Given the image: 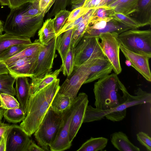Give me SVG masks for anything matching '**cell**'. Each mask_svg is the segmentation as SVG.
<instances>
[{
  "label": "cell",
  "instance_id": "1",
  "mask_svg": "<svg viewBox=\"0 0 151 151\" xmlns=\"http://www.w3.org/2000/svg\"><path fill=\"white\" fill-rule=\"evenodd\" d=\"M59 82L57 78L40 91L31 94L26 116L19 125L29 136L38 129L50 107L60 88Z\"/></svg>",
  "mask_w": 151,
  "mask_h": 151
},
{
  "label": "cell",
  "instance_id": "2",
  "mask_svg": "<svg viewBox=\"0 0 151 151\" xmlns=\"http://www.w3.org/2000/svg\"><path fill=\"white\" fill-rule=\"evenodd\" d=\"M93 91L95 108L101 110L115 108L125 102L131 95L115 73L98 79Z\"/></svg>",
  "mask_w": 151,
  "mask_h": 151
},
{
  "label": "cell",
  "instance_id": "3",
  "mask_svg": "<svg viewBox=\"0 0 151 151\" xmlns=\"http://www.w3.org/2000/svg\"><path fill=\"white\" fill-rule=\"evenodd\" d=\"M134 95H131L124 103L113 109L101 110L87 105L83 123L99 121L105 117L114 122L120 121L125 117L128 108L135 105L151 103V94L139 88L134 92Z\"/></svg>",
  "mask_w": 151,
  "mask_h": 151
},
{
  "label": "cell",
  "instance_id": "4",
  "mask_svg": "<svg viewBox=\"0 0 151 151\" xmlns=\"http://www.w3.org/2000/svg\"><path fill=\"white\" fill-rule=\"evenodd\" d=\"M27 4L11 9L3 26L5 32L30 38L42 27L45 15L42 14L34 17L25 15L24 12Z\"/></svg>",
  "mask_w": 151,
  "mask_h": 151
},
{
  "label": "cell",
  "instance_id": "5",
  "mask_svg": "<svg viewBox=\"0 0 151 151\" xmlns=\"http://www.w3.org/2000/svg\"><path fill=\"white\" fill-rule=\"evenodd\" d=\"M63 114V112H55L50 107L34 133L38 145L45 151H50V146L61 124Z\"/></svg>",
  "mask_w": 151,
  "mask_h": 151
},
{
  "label": "cell",
  "instance_id": "6",
  "mask_svg": "<svg viewBox=\"0 0 151 151\" xmlns=\"http://www.w3.org/2000/svg\"><path fill=\"white\" fill-rule=\"evenodd\" d=\"M130 29L117 37L120 45L133 52L151 57V31Z\"/></svg>",
  "mask_w": 151,
  "mask_h": 151
},
{
  "label": "cell",
  "instance_id": "7",
  "mask_svg": "<svg viewBox=\"0 0 151 151\" xmlns=\"http://www.w3.org/2000/svg\"><path fill=\"white\" fill-rule=\"evenodd\" d=\"M97 59L91 58L81 65L75 66L72 73L60 86L58 92L74 99L87 78L90 67Z\"/></svg>",
  "mask_w": 151,
  "mask_h": 151
},
{
  "label": "cell",
  "instance_id": "8",
  "mask_svg": "<svg viewBox=\"0 0 151 151\" xmlns=\"http://www.w3.org/2000/svg\"><path fill=\"white\" fill-rule=\"evenodd\" d=\"M75 66L91 58H107L103 52L98 37H83L74 48Z\"/></svg>",
  "mask_w": 151,
  "mask_h": 151
},
{
  "label": "cell",
  "instance_id": "9",
  "mask_svg": "<svg viewBox=\"0 0 151 151\" xmlns=\"http://www.w3.org/2000/svg\"><path fill=\"white\" fill-rule=\"evenodd\" d=\"M57 38L56 36L49 42L47 45H43L34 63L32 77L41 78L51 72L55 57Z\"/></svg>",
  "mask_w": 151,
  "mask_h": 151
},
{
  "label": "cell",
  "instance_id": "10",
  "mask_svg": "<svg viewBox=\"0 0 151 151\" xmlns=\"http://www.w3.org/2000/svg\"><path fill=\"white\" fill-rule=\"evenodd\" d=\"M76 104L75 98L70 107L63 112L61 124L50 146V151H63L71 147L72 143L69 138V128Z\"/></svg>",
  "mask_w": 151,
  "mask_h": 151
},
{
  "label": "cell",
  "instance_id": "11",
  "mask_svg": "<svg viewBox=\"0 0 151 151\" xmlns=\"http://www.w3.org/2000/svg\"><path fill=\"white\" fill-rule=\"evenodd\" d=\"M116 33H107L98 37L101 40L100 44L103 52L113 66V70L117 75L122 70L119 59L120 45Z\"/></svg>",
  "mask_w": 151,
  "mask_h": 151
},
{
  "label": "cell",
  "instance_id": "12",
  "mask_svg": "<svg viewBox=\"0 0 151 151\" xmlns=\"http://www.w3.org/2000/svg\"><path fill=\"white\" fill-rule=\"evenodd\" d=\"M20 126L12 124L8 129L6 151H28L32 141Z\"/></svg>",
  "mask_w": 151,
  "mask_h": 151
},
{
  "label": "cell",
  "instance_id": "13",
  "mask_svg": "<svg viewBox=\"0 0 151 151\" xmlns=\"http://www.w3.org/2000/svg\"><path fill=\"white\" fill-rule=\"evenodd\" d=\"M76 104L70 124L69 138L72 143L82 123L88 100V95L85 93H79L76 97Z\"/></svg>",
  "mask_w": 151,
  "mask_h": 151
},
{
  "label": "cell",
  "instance_id": "14",
  "mask_svg": "<svg viewBox=\"0 0 151 151\" xmlns=\"http://www.w3.org/2000/svg\"><path fill=\"white\" fill-rule=\"evenodd\" d=\"M120 49L130 65L148 81H151V73L149 60L151 58L147 55L136 53L126 49L121 45Z\"/></svg>",
  "mask_w": 151,
  "mask_h": 151
},
{
  "label": "cell",
  "instance_id": "15",
  "mask_svg": "<svg viewBox=\"0 0 151 151\" xmlns=\"http://www.w3.org/2000/svg\"><path fill=\"white\" fill-rule=\"evenodd\" d=\"M37 56L21 58L7 65L10 73L16 77L32 78V69Z\"/></svg>",
  "mask_w": 151,
  "mask_h": 151
},
{
  "label": "cell",
  "instance_id": "16",
  "mask_svg": "<svg viewBox=\"0 0 151 151\" xmlns=\"http://www.w3.org/2000/svg\"><path fill=\"white\" fill-rule=\"evenodd\" d=\"M15 89L20 107L27 114L28 101L31 94L30 84L28 77L19 76L16 77Z\"/></svg>",
  "mask_w": 151,
  "mask_h": 151
},
{
  "label": "cell",
  "instance_id": "17",
  "mask_svg": "<svg viewBox=\"0 0 151 151\" xmlns=\"http://www.w3.org/2000/svg\"><path fill=\"white\" fill-rule=\"evenodd\" d=\"M113 66L107 58L97 59L91 66L90 73L84 84L104 78L111 73Z\"/></svg>",
  "mask_w": 151,
  "mask_h": 151
},
{
  "label": "cell",
  "instance_id": "18",
  "mask_svg": "<svg viewBox=\"0 0 151 151\" xmlns=\"http://www.w3.org/2000/svg\"><path fill=\"white\" fill-rule=\"evenodd\" d=\"M141 27L151 24V0H139L135 11L130 16Z\"/></svg>",
  "mask_w": 151,
  "mask_h": 151
},
{
  "label": "cell",
  "instance_id": "19",
  "mask_svg": "<svg viewBox=\"0 0 151 151\" xmlns=\"http://www.w3.org/2000/svg\"><path fill=\"white\" fill-rule=\"evenodd\" d=\"M130 29H132L112 19L102 29H96L86 28L83 37H98L105 34L114 32L119 35Z\"/></svg>",
  "mask_w": 151,
  "mask_h": 151
},
{
  "label": "cell",
  "instance_id": "20",
  "mask_svg": "<svg viewBox=\"0 0 151 151\" xmlns=\"http://www.w3.org/2000/svg\"><path fill=\"white\" fill-rule=\"evenodd\" d=\"M111 142L114 147L121 151H140V149L129 140L125 134L121 131L111 135Z\"/></svg>",
  "mask_w": 151,
  "mask_h": 151
},
{
  "label": "cell",
  "instance_id": "21",
  "mask_svg": "<svg viewBox=\"0 0 151 151\" xmlns=\"http://www.w3.org/2000/svg\"><path fill=\"white\" fill-rule=\"evenodd\" d=\"M61 68L50 72L41 78L32 77L30 85L31 94L36 93L57 78Z\"/></svg>",
  "mask_w": 151,
  "mask_h": 151
},
{
  "label": "cell",
  "instance_id": "22",
  "mask_svg": "<svg viewBox=\"0 0 151 151\" xmlns=\"http://www.w3.org/2000/svg\"><path fill=\"white\" fill-rule=\"evenodd\" d=\"M43 46L39 39L36 40L18 54L3 62L7 65L21 58L36 56L38 55Z\"/></svg>",
  "mask_w": 151,
  "mask_h": 151
},
{
  "label": "cell",
  "instance_id": "23",
  "mask_svg": "<svg viewBox=\"0 0 151 151\" xmlns=\"http://www.w3.org/2000/svg\"><path fill=\"white\" fill-rule=\"evenodd\" d=\"M139 0H117L107 6L115 12L129 16L135 10Z\"/></svg>",
  "mask_w": 151,
  "mask_h": 151
},
{
  "label": "cell",
  "instance_id": "24",
  "mask_svg": "<svg viewBox=\"0 0 151 151\" xmlns=\"http://www.w3.org/2000/svg\"><path fill=\"white\" fill-rule=\"evenodd\" d=\"M73 29L68 30L57 36L56 49L59 54L63 63L70 47Z\"/></svg>",
  "mask_w": 151,
  "mask_h": 151
},
{
  "label": "cell",
  "instance_id": "25",
  "mask_svg": "<svg viewBox=\"0 0 151 151\" xmlns=\"http://www.w3.org/2000/svg\"><path fill=\"white\" fill-rule=\"evenodd\" d=\"M30 38L19 36L5 32L0 35V54L4 50L12 45L19 44H30Z\"/></svg>",
  "mask_w": 151,
  "mask_h": 151
},
{
  "label": "cell",
  "instance_id": "26",
  "mask_svg": "<svg viewBox=\"0 0 151 151\" xmlns=\"http://www.w3.org/2000/svg\"><path fill=\"white\" fill-rule=\"evenodd\" d=\"M38 35L39 39L43 45H47L49 42L56 36L54 19L50 18L47 19L43 22L38 31Z\"/></svg>",
  "mask_w": 151,
  "mask_h": 151
},
{
  "label": "cell",
  "instance_id": "27",
  "mask_svg": "<svg viewBox=\"0 0 151 151\" xmlns=\"http://www.w3.org/2000/svg\"><path fill=\"white\" fill-rule=\"evenodd\" d=\"M94 9H90L87 13L84 20L73 28L70 47L74 48L85 32L90 21V19Z\"/></svg>",
  "mask_w": 151,
  "mask_h": 151
},
{
  "label": "cell",
  "instance_id": "28",
  "mask_svg": "<svg viewBox=\"0 0 151 151\" xmlns=\"http://www.w3.org/2000/svg\"><path fill=\"white\" fill-rule=\"evenodd\" d=\"M108 141L107 138L103 137H91L84 143L77 151H102L106 146Z\"/></svg>",
  "mask_w": 151,
  "mask_h": 151
},
{
  "label": "cell",
  "instance_id": "29",
  "mask_svg": "<svg viewBox=\"0 0 151 151\" xmlns=\"http://www.w3.org/2000/svg\"><path fill=\"white\" fill-rule=\"evenodd\" d=\"M74 99L58 91L52 100L50 107L55 112L62 113L70 107Z\"/></svg>",
  "mask_w": 151,
  "mask_h": 151
},
{
  "label": "cell",
  "instance_id": "30",
  "mask_svg": "<svg viewBox=\"0 0 151 151\" xmlns=\"http://www.w3.org/2000/svg\"><path fill=\"white\" fill-rule=\"evenodd\" d=\"M16 77L10 73L0 74V94L6 93L14 96L16 91L14 87Z\"/></svg>",
  "mask_w": 151,
  "mask_h": 151
},
{
  "label": "cell",
  "instance_id": "31",
  "mask_svg": "<svg viewBox=\"0 0 151 151\" xmlns=\"http://www.w3.org/2000/svg\"><path fill=\"white\" fill-rule=\"evenodd\" d=\"M3 116L9 123L16 124L22 121L25 118L26 114L20 107L5 109L3 111Z\"/></svg>",
  "mask_w": 151,
  "mask_h": 151
},
{
  "label": "cell",
  "instance_id": "32",
  "mask_svg": "<svg viewBox=\"0 0 151 151\" xmlns=\"http://www.w3.org/2000/svg\"><path fill=\"white\" fill-rule=\"evenodd\" d=\"M75 66L74 48L70 47L64 62L61 66V71L65 76H70Z\"/></svg>",
  "mask_w": 151,
  "mask_h": 151
},
{
  "label": "cell",
  "instance_id": "33",
  "mask_svg": "<svg viewBox=\"0 0 151 151\" xmlns=\"http://www.w3.org/2000/svg\"><path fill=\"white\" fill-rule=\"evenodd\" d=\"M109 17L132 29H137L141 27L139 24L130 17L121 13L114 12Z\"/></svg>",
  "mask_w": 151,
  "mask_h": 151
},
{
  "label": "cell",
  "instance_id": "34",
  "mask_svg": "<svg viewBox=\"0 0 151 151\" xmlns=\"http://www.w3.org/2000/svg\"><path fill=\"white\" fill-rule=\"evenodd\" d=\"M20 104L14 96L11 95L0 94V107L2 109H8L19 108Z\"/></svg>",
  "mask_w": 151,
  "mask_h": 151
},
{
  "label": "cell",
  "instance_id": "35",
  "mask_svg": "<svg viewBox=\"0 0 151 151\" xmlns=\"http://www.w3.org/2000/svg\"><path fill=\"white\" fill-rule=\"evenodd\" d=\"M30 44H19L9 47L0 54V60L4 62L18 54Z\"/></svg>",
  "mask_w": 151,
  "mask_h": 151
},
{
  "label": "cell",
  "instance_id": "36",
  "mask_svg": "<svg viewBox=\"0 0 151 151\" xmlns=\"http://www.w3.org/2000/svg\"><path fill=\"white\" fill-rule=\"evenodd\" d=\"M70 12L66 9L61 10L54 16V26L56 35L67 21Z\"/></svg>",
  "mask_w": 151,
  "mask_h": 151
},
{
  "label": "cell",
  "instance_id": "37",
  "mask_svg": "<svg viewBox=\"0 0 151 151\" xmlns=\"http://www.w3.org/2000/svg\"><path fill=\"white\" fill-rule=\"evenodd\" d=\"M114 12L112 10L107 6L96 8L93 9L90 22L109 17V16Z\"/></svg>",
  "mask_w": 151,
  "mask_h": 151
},
{
  "label": "cell",
  "instance_id": "38",
  "mask_svg": "<svg viewBox=\"0 0 151 151\" xmlns=\"http://www.w3.org/2000/svg\"><path fill=\"white\" fill-rule=\"evenodd\" d=\"M69 2V0H56L53 8L47 16V19L51 18L60 10L66 9Z\"/></svg>",
  "mask_w": 151,
  "mask_h": 151
},
{
  "label": "cell",
  "instance_id": "39",
  "mask_svg": "<svg viewBox=\"0 0 151 151\" xmlns=\"http://www.w3.org/2000/svg\"><path fill=\"white\" fill-rule=\"evenodd\" d=\"M90 10L82 6L72 10V11L70 12L66 22H71L74 21L86 14Z\"/></svg>",
  "mask_w": 151,
  "mask_h": 151
},
{
  "label": "cell",
  "instance_id": "40",
  "mask_svg": "<svg viewBox=\"0 0 151 151\" xmlns=\"http://www.w3.org/2000/svg\"><path fill=\"white\" fill-rule=\"evenodd\" d=\"M137 139L140 143L148 151H151V138L146 133L140 132L137 134Z\"/></svg>",
  "mask_w": 151,
  "mask_h": 151
},
{
  "label": "cell",
  "instance_id": "41",
  "mask_svg": "<svg viewBox=\"0 0 151 151\" xmlns=\"http://www.w3.org/2000/svg\"><path fill=\"white\" fill-rule=\"evenodd\" d=\"M56 0H39V7L40 12L45 14L53 5Z\"/></svg>",
  "mask_w": 151,
  "mask_h": 151
},
{
  "label": "cell",
  "instance_id": "42",
  "mask_svg": "<svg viewBox=\"0 0 151 151\" xmlns=\"http://www.w3.org/2000/svg\"><path fill=\"white\" fill-rule=\"evenodd\" d=\"M10 9L18 8L22 5L29 2L32 3L33 0H8Z\"/></svg>",
  "mask_w": 151,
  "mask_h": 151
},
{
  "label": "cell",
  "instance_id": "43",
  "mask_svg": "<svg viewBox=\"0 0 151 151\" xmlns=\"http://www.w3.org/2000/svg\"><path fill=\"white\" fill-rule=\"evenodd\" d=\"M101 0H85L82 6L90 9L98 7Z\"/></svg>",
  "mask_w": 151,
  "mask_h": 151
},
{
  "label": "cell",
  "instance_id": "44",
  "mask_svg": "<svg viewBox=\"0 0 151 151\" xmlns=\"http://www.w3.org/2000/svg\"><path fill=\"white\" fill-rule=\"evenodd\" d=\"M8 129L2 135V139L0 143V151H6Z\"/></svg>",
  "mask_w": 151,
  "mask_h": 151
},
{
  "label": "cell",
  "instance_id": "45",
  "mask_svg": "<svg viewBox=\"0 0 151 151\" xmlns=\"http://www.w3.org/2000/svg\"><path fill=\"white\" fill-rule=\"evenodd\" d=\"M85 0H69L71 5L72 10L81 6H82Z\"/></svg>",
  "mask_w": 151,
  "mask_h": 151
},
{
  "label": "cell",
  "instance_id": "46",
  "mask_svg": "<svg viewBox=\"0 0 151 151\" xmlns=\"http://www.w3.org/2000/svg\"><path fill=\"white\" fill-rule=\"evenodd\" d=\"M28 151H45L40 146H38L32 140L29 146Z\"/></svg>",
  "mask_w": 151,
  "mask_h": 151
},
{
  "label": "cell",
  "instance_id": "47",
  "mask_svg": "<svg viewBox=\"0 0 151 151\" xmlns=\"http://www.w3.org/2000/svg\"><path fill=\"white\" fill-rule=\"evenodd\" d=\"M0 119V136L3 135L4 133L8 129L12 124H5L2 122Z\"/></svg>",
  "mask_w": 151,
  "mask_h": 151
},
{
  "label": "cell",
  "instance_id": "48",
  "mask_svg": "<svg viewBox=\"0 0 151 151\" xmlns=\"http://www.w3.org/2000/svg\"><path fill=\"white\" fill-rule=\"evenodd\" d=\"M10 73L7 65L3 62L0 60V74Z\"/></svg>",
  "mask_w": 151,
  "mask_h": 151
},
{
  "label": "cell",
  "instance_id": "49",
  "mask_svg": "<svg viewBox=\"0 0 151 151\" xmlns=\"http://www.w3.org/2000/svg\"><path fill=\"white\" fill-rule=\"evenodd\" d=\"M117 0H101L98 7L107 6Z\"/></svg>",
  "mask_w": 151,
  "mask_h": 151
},
{
  "label": "cell",
  "instance_id": "50",
  "mask_svg": "<svg viewBox=\"0 0 151 151\" xmlns=\"http://www.w3.org/2000/svg\"><path fill=\"white\" fill-rule=\"evenodd\" d=\"M0 4L2 6H8L9 5L8 0H0Z\"/></svg>",
  "mask_w": 151,
  "mask_h": 151
},
{
  "label": "cell",
  "instance_id": "51",
  "mask_svg": "<svg viewBox=\"0 0 151 151\" xmlns=\"http://www.w3.org/2000/svg\"><path fill=\"white\" fill-rule=\"evenodd\" d=\"M3 111L1 109V108L0 107V119H2V118L3 116Z\"/></svg>",
  "mask_w": 151,
  "mask_h": 151
},
{
  "label": "cell",
  "instance_id": "52",
  "mask_svg": "<svg viewBox=\"0 0 151 151\" xmlns=\"http://www.w3.org/2000/svg\"><path fill=\"white\" fill-rule=\"evenodd\" d=\"M3 22L0 19V28L3 29Z\"/></svg>",
  "mask_w": 151,
  "mask_h": 151
},
{
  "label": "cell",
  "instance_id": "53",
  "mask_svg": "<svg viewBox=\"0 0 151 151\" xmlns=\"http://www.w3.org/2000/svg\"><path fill=\"white\" fill-rule=\"evenodd\" d=\"M3 31V29L0 28V35L2 34V33Z\"/></svg>",
  "mask_w": 151,
  "mask_h": 151
},
{
  "label": "cell",
  "instance_id": "54",
  "mask_svg": "<svg viewBox=\"0 0 151 151\" xmlns=\"http://www.w3.org/2000/svg\"><path fill=\"white\" fill-rule=\"evenodd\" d=\"M2 136H0V143L1 141V139H2Z\"/></svg>",
  "mask_w": 151,
  "mask_h": 151
},
{
  "label": "cell",
  "instance_id": "55",
  "mask_svg": "<svg viewBox=\"0 0 151 151\" xmlns=\"http://www.w3.org/2000/svg\"><path fill=\"white\" fill-rule=\"evenodd\" d=\"M37 0H33V1H35Z\"/></svg>",
  "mask_w": 151,
  "mask_h": 151
}]
</instances>
